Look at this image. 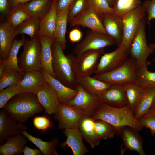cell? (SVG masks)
I'll return each instance as SVG.
<instances>
[{"label": "cell", "instance_id": "obj_1", "mask_svg": "<svg viewBox=\"0 0 155 155\" xmlns=\"http://www.w3.org/2000/svg\"><path fill=\"white\" fill-rule=\"evenodd\" d=\"M92 117L94 121L102 120L108 123L117 130L123 127L128 126L140 131L144 128L135 118L133 112L127 105L116 108L101 103Z\"/></svg>", "mask_w": 155, "mask_h": 155}, {"label": "cell", "instance_id": "obj_2", "mask_svg": "<svg viewBox=\"0 0 155 155\" xmlns=\"http://www.w3.org/2000/svg\"><path fill=\"white\" fill-rule=\"evenodd\" d=\"M3 108L18 122L21 123L44 110L37 95L30 92L17 94L7 102Z\"/></svg>", "mask_w": 155, "mask_h": 155}, {"label": "cell", "instance_id": "obj_3", "mask_svg": "<svg viewBox=\"0 0 155 155\" xmlns=\"http://www.w3.org/2000/svg\"><path fill=\"white\" fill-rule=\"evenodd\" d=\"M52 67L57 79L75 89L77 83L74 75L69 54L65 55L59 42L54 39L51 46Z\"/></svg>", "mask_w": 155, "mask_h": 155}, {"label": "cell", "instance_id": "obj_4", "mask_svg": "<svg viewBox=\"0 0 155 155\" xmlns=\"http://www.w3.org/2000/svg\"><path fill=\"white\" fill-rule=\"evenodd\" d=\"M150 1H144L138 7L121 18L123 30L121 44L130 48L141 22L147 15Z\"/></svg>", "mask_w": 155, "mask_h": 155}, {"label": "cell", "instance_id": "obj_5", "mask_svg": "<svg viewBox=\"0 0 155 155\" xmlns=\"http://www.w3.org/2000/svg\"><path fill=\"white\" fill-rule=\"evenodd\" d=\"M136 61L131 56L121 66L110 71L93 77L111 84H120L124 86L137 84L136 73Z\"/></svg>", "mask_w": 155, "mask_h": 155}, {"label": "cell", "instance_id": "obj_6", "mask_svg": "<svg viewBox=\"0 0 155 155\" xmlns=\"http://www.w3.org/2000/svg\"><path fill=\"white\" fill-rule=\"evenodd\" d=\"M104 49L86 51L75 56L69 54L73 73L76 79L94 74Z\"/></svg>", "mask_w": 155, "mask_h": 155}, {"label": "cell", "instance_id": "obj_7", "mask_svg": "<svg viewBox=\"0 0 155 155\" xmlns=\"http://www.w3.org/2000/svg\"><path fill=\"white\" fill-rule=\"evenodd\" d=\"M23 46V51L18 59L19 67L24 73L32 71H41V45L38 36H36L29 40L26 39Z\"/></svg>", "mask_w": 155, "mask_h": 155}, {"label": "cell", "instance_id": "obj_8", "mask_svg": "<svg viewBox=\"0 0 155 155\" xmlns=\"http://www.w3.org/2000/svg\"><path fill=\"white\" fill-rule=\"evenodd\" d=\"M146 23L145 17L140 23L130 49V56L136 61L137 66L146 64L148 57L155 51V48L150 47L147 43L145 31Z\"/></svg>", "mask_w": 155, "mask_h": 155}, {"label": "cell", "instance_id": "obj_9", "mask_svg": "<svg viewBox=\"0 0 155 155\" xmlns=\"http://www.w3.org/2000/svg\"><path fill=\"white\" fill-rule=\"evenodd\" d=\"M115 45L118 46L117 42L113 38L90 29L84 38L74 47L73 54L77 55L88 51L104 49Z\"/></svg>", "mask_w": 155, "mask_h": 155}, {"label": "cell", "instance_id": "obj_10", "mask_svg": "<svg viewBox=\"0 0 155 155\" xmlns=\"http://www.w3.org/2000/svg\"><path fill=\"white\" fill-rule=\"evenodd\" d=\"M130 49L121 44L114 51L104 53L100 59L94 75L110 71L121 66L128 57Z\"/></svg>", "mask_w": 155, "mask_h": 155}, {"label": "cell", "instance_id": "obj_11", "mask_svg": "<svg viewBox=\"0 0 155 155\" xmlns=\"http://www.w3.org/2000/svg\"><path fill=\"white\" fill-rule=\"evenodd\" d=\"M85 115L80 109L73 105L60 104L54 118L57 119L61 129L79 128L82 117Z\"/></svg>", "mask_w": 155, "mask_h": 155}, {"label": "cell", "instance_id": "obj_12", "mask_svg": "<svg viewBox=\"0 0 155 155\" xmlns=\"http://www.w3.org/2000/svg\"><path fill=\"white\" fill-rule=\"evenodd\" d=\"M75 89L77 93L75 97L65 103L75 106L83 111L85 115L92 117L101 103L99 97L90 94L78 83Z\"/></svg>", "mask_w": 155, "mask_h": 155}, {"label": "cell", "instance_id": "obj_13", "mask_svg": "<svg viewBox=\"0 0 155 155\" xmlns=\"http://www.w3.org/2000/svg\"><path fill=\"white\" fill-rule=\"evenodd\" d=\"M27 129L23 123L18 122L4 108L0 111V144L7 138L21 133Z\"/></svg>", "mask_w": 155, "mask_h": 155}, {"label": "cell", "instance_id": "obj_14", "mask_svg": "<svg viewBox=\"0 0 155 155\" xmlns=\"http://www.w3.org/2000/svg\"><path fill=\"white\" fill-rule=\"evenodd\" d=\"M69 22L72 26H81L108 36L104 27L101 18L95 12L87 8Z\"/></svg>", "mask_w": 155, "mask_h": 155}, {"label": "cell", "instance_id": "obj_15", "mask_svg": "<svg viewBox=\"0 0 155 155\" xmlns=\"http://www.w3.org/2000/svg\"><path fill=\"white\" fill-rule=\"evenodd\" d=\"M45 81L41 71H32L24 73L17 88L19 93L30 92L37 95L43 87Z\"/></svg>", "mask_w": 155, "mask_h": 155}, {"label": "cell", "instance_id": "obj_16", "mask_svg": "<svg viewBox=\"0 0 155 155\" xmlns=\"http://www.w3.org/2000/svg\"><path fill=\"white\" fill-rule=\"evenodd\" d=\"M138 132L132 127L126 126L118 129L117 134L120 136L126 149L136 151L140 155H145L142 140Z\"/></svg>", "mask_w": 155, "mask_h": 155}, {"label": "cell", "instance_id": "obj_17", "mask_svg": "<svg viewBox=\"0 0 155 155\" xmlns=\"http://www.w3.org/2000/svg\"><path fill=\"white\" fill-rule=\"evenodd\" d=\"M99 98L101 103L116 108L122 107L127 104L125 86L121 84H111Z\"/></svg>", "mask_w": 155, "mask_h": 155}, {"label": "cell", "instance_id": "obj_18", "mask_svg": "<svg viewBox=\"0 0 155 155\" xmlns=\"http://www.w3.org/2000/svg\"><path fill=\"white\" fill-rule=\"evenodd\" d=\"M63 133L67 139L59 144L61 148L70 147L73 155H84L89 152L84 144L83 137L78 128L65 129Z\"/></svg>", "mask_w": 155, "mask_h": 155}, {"label": "cell", "instance_id": "obj_19", "mask_svg": "<svg viewBox=\"0 0 155 155\" xmlns=\"http://www.w3.org/2000/svg\"><path fill=\"white\" fill-rule=\"evenodd\" d=\"M37 95L46 113L51 115L56 112L60 103L55 92L48 83L45 82Z\"/></svg>", "mask_w": 155, "mask_h": 155}, {"label": "cell", "instance_id": "obj_20", "mask_svg": "<svg viewBox=\"0 0 155 155\" xmlns=\"http://www.w3.org/2000/svg\"><path fill=\"white\" fill-rule=\"evenodd\" d=\"M41 72L45 81L48 83L55 92L60 104L65 103L75 97L77 93L76 89L66 86L42 70Z\"/></svg>", "mask_w": 155, "mask_h": 155}, {"label": "cell", "instance_id": "obj_21", "mask_svg": "<svg viewBox=\"0 0 155 155\" xmlns=\"http://www.w3.org/2000/svg\"><path fill=\"white\" fill-rule=\"evenodd\" d=\"M41 45L40 61L42 70L56 78L52 67L51 46L54 38L47 36H38Z\"/></svg>", "mask_w": 155, "mask_h": 155}, {"label": "cell", "instance_id": "obj_22", "mask_svg": "<svg viewBox=\"0 0 155 155\" xmlns=\"http://www.w3.org/2000/svg\"><path fill=\"white\" fill-rule=\"evenodd\" d=\"M102 21L108 35L116 40L118 46L120 45L123 37L121 18L115 16L113 13H106L103 15Z\"/></svg>", "mask_w": 155, "mask_h": 155}, {"label": "cell", "instance_id": "obj_23", "mask_svg": "<svg viewBox=\"0 0 155 155\" xmlns=\"http://www.w3.org/2000/svg\"><path fill=\"white\" fill-rule=\"evenodd\" d=\"M94 121L92 117L84 115L80 120L78 128L83 138L92 148L98 145L101 140L95 131Z\"/></svg>", "mask_w": 155, "mask_h": 155}, {"label": "cell", "instance_id": "obj_24", "mask_svg": "<svg viewBox=\"0 0 155 155\" xmlns=\"http://www.w3.org/2000/svg\"><path fill=\"white\" fill-rule=\"evenodd\" d=\"M28 140L22 133L8 138L6 142L0 146V154L15 155L23 153Z\"/></svg>", "mask_w": 155, "mask_h": 155}, {"label": "cell", "instance_id": "obj_25", "mask_svg": "<svg viewBox=\"0 0 155 155\" xmlns=\"http://www.w3.org/2000/svg\"><path fill=\"white\" fill-rule=\"evenodd\" d=\"M16 37L14 29L6 21L0 24V59L4 60Z\"/></svg>", "mask_w": 155, "mask_h": 155}, {"label": "cell", "instance_id": "obj_26", "mask_svg": "<svg viewBox=\"0 0 155 155\" xmlns=\"http://www.w3.org/2000/svg\"><path fill=\"white\" fill-rule=\"evenodd\" d=\"M58 0H53L46 15L40 20L38 36H45L53 38L57 18V4Z\"/></svg>", "mask_w": 155, "mask_h": 155}, {"label": "cell", "instance_id": "obj_27", "mask_svg": "<svg viewBox=\"0 0 155 155\" xmlns=\"http://www.w3.org/2000/svg\"><path fill=\"white\" fill-rule=\"evenodd\" d=\"M77 83L82 86L90 94L100 96L111 86V84L91 76H87L76 79Z\"/></svg>", "mask_w": 155, "mask_h": 155}, {"label": "cell", "instance_id": "obj_28", "mask_svg": "<svg viewBox=\"0 0 155 155\" xmlns=\"http://www.w3.org/2000/svg\"><path fill=\"white\" fill-rule=\"evenodd\" d=\"M69 7L63 11L57 12V20L53 34V38L59 42L63 50L65 48L67 44L65 34L68 22Z\"/></svg>", "mask_w": 155, "mask_h": 155}, {"label": "cell", "instance_id": "obj_29", "mask_svg": "<svg viewBox=\"0 0 155 155\" xmlns=\"http://www.w3.org/2000/svg\"><path fill=\"white\" fill-rule=\"evenodd\" d=\"M22 133L28 140L36 145L44 155H58L56 147L59 145V140L57 137H54L50 142L44 141L40 139L34 137L28 133L26 130Z\"/></svg>", "mask_w": 155, "mask_h": 155}, {"label": "cell", "instance_id": "obj_30", "mask_svg": "<svg viewBox=\"0 0 155 155\" xmlns=\"http://www.w3.org/2000/svg\"><path fill=\"white\" fill-rule=\"evenodd\" d=\"M31 17L25 3L13 7L7 14V21L15 28L24 21Z\"/></svg>", "mask_w": 155, "mask_h": 155}, {"label": "cell", "instance_id": "obj_31", "mask_svg": "<svg viewBox=\"0 0 155 155\" xmlns=\"http://www.w3.org/2000/svg\"><path fill=\"white\" fill-rule=\"evenodd\" d=\"M150 64L147 61L146 64L136 67L137 85L143 89L155 87V72L150 71L148 69Z\"/></svg>", "mask_w": 155, "mask_h": 155}, {"label": "cell", "instance_id": "obj_32", "mask_svg": "<svg viewBox=\"0 0 155 155\" xmlns=\"http://www.w3.org/2000/svg\"><path fill=\"white\" fill-rule=\"evenodd\" d=\"M25 39V36L23 35L20 39H15L7 56L4 60L5 63V69L24 73L18 66L17 55L19 51L21 46H23Z\"/></svg>", "mask_w": 155, "mask_h": 155}, {"label": "cell", "instance_id": "obj_33", "mask_svg": "<svg viewBox=\"0 0 155 155\" xmlns=\"http://www.w3.org/2000/svg\"><path fill=\"white\" fill-rule=\"evenodd\" d=\"M53 0H32L25 3L31 17L41 20L49 12Z\"/></svg>", "mask_w": 155, "mask_h": 155}, {"label": "cell", "instance_id": "obj_34", "mask_svg": "<svg viewBox=\"0 0 155 155\" xmlns=\"http://www.w3.org/2000/svg\"><path fill=\"white\" fill-rule=\"evenodd\" d=\"M155 97V87L144 89L142 97L134 111L135 118L138 119L151 108Z\"/></svg>", "mask_w": 155, "mask_h": 155}, {"label": "cell", "instance_id": "obj_35", "mask_svg": "<svg viewBox=\"0 0 155 155\" xmlns=\"http://www.w3.org/2000/svg\"><path fill=\"white\" fill-rule=\"evenodd\" d=\"M40 20L38 18L31 17L24 21L14 29L16 36L20 34H25L32 38L37 36L40 28Z\"/></svg>", "mask_w": 155, "mask_h": 155}, {"label": "cell", "instance_id": "obj_36", "mask_svg": "<svg viewBox=\"0 0 155 155\" xmlns=\"http://www.w3.org/2000/svg\"><path fill=\"white\" fill-rule=\"evenodd\" d=\"M127 101V105L133 112L143 96L144 89L137 84L125 86Z\"/></svg>", "mask_w": 155, "mask_h": 155}, {"label": "cell", "instance_id": "obj_37", "mask_svg": "<svg viewBox=\"0 0 155 155\" xmlns=\"http://www.w3.org/2000/svg\"><path fill=\"white\" fill-rule=\"evenodd\" d=\"M142 3L141 0H115L113 7V13L121 18L138 7Z\"/></svg>", "mask_w": 155, "mask_h": 155}, {"label": "cell", "instance_id": "obj_38", "mask_svg": "<svg viewBox=\"0 0 155 155\" xmlns=\"http://www.w3.org/2000/svg\"><path fill=\"white\" fill-rule=\"evenodd\" d=\"M94 128L96 134L100 140L113 138L117 134V130L114 126L103 120L95 121Z\"/></svg>", "mask_w": 155, "mask_h": 155}, {"label": "cell", "instance_id": "obj_39", "mask_svg": "<svg viewBox=\"0 0 155 155\" xmlns=\"http://www.w3.org/2000/svg\"><path fill=\"white\" fill-rule=\"evenodd\" d=\"M24 75V73L5 69L0 76V91L10 86L18 84Z\"/></svg>", "mask_w": 155, "mask_h": 155}, {"label": "cell", "instance_id": "obj_40", "mask_svg": "<svg viewBox=\"0 0 155 155\" xmlns=\"http://www.w3.org/2000/svg\"><path fill=\"white\" fill-rule=\"evenodd\" d=\"M87 8L95 12L102 19L106 13H113V8L107 0H87Z\"/></svg>", "mask_w": 155, "mask_h": 155}, {"label": "cell", "instance_id": "obj_41", "mask_svg": "<svg viewBox=\"0 0 155 155\" xmlns=\"http://www.w3.org/2000/svg\"><path fill=\"white\" fill-rule=\"evenodd\" d=\"M138 120L144 127H145L150 130L152 136L155 135V109L150 108Z\"/></svg>", "mask_w": 155, "mask_h": 155}, {"label": "cell", "instance_id": "obj_42", "mask_svg": "<svg viewBox=\"0 0 155 155\" xmlns=\"http://www.w3.org/2000/svg\"><path fill=\"white\" fill-rule=\"evenodd\" d=\"M87 0H75L69 7L68 22L84 11L87 8Z\"/></svg>", "mask_w": 155, "mask_h": 155}, {"label": "cell", "instance_id": "obj_43", "mask_svg": "<svg viewBox=\"0 0 155 155\" xmlns=\"http://www.w3.org/2000/svg\"><path fill=\"white\" fill-rule=\"evenodd\" d=\"M17 85L10 86L0 91V108H2L13 96L19 94Z\"/></svg>", "mask_w": 155, "mask_h": 155}, {"label": "cell", "instance_id": "obj_44", "mask_svg": "<svg viewBox=\"0 0 155 155\" xmlns=\"http://www.w3.org/2000/svg\"><path fill=\"white\" fill-rule=\"evenodd\" d=\"M33 123L35 128L42 132L46 131L52 126L50 119L45 116H35L34 118Z\"/></svg>", "mask_w": 155, "mask_h": 155}, {"label": "cell", "instance_id": "obj_45", "mask_svg": "<svg viewBox=\"0 0 155 155\" xmlns=\"http://www.w3.org/2000/svg\"><path fill=\"white\" fill-rule=\"evenodd\" d=\"M82 32L77 28L71 30L69 35L70 41L73 43L79 42L82 39Z\"/></svg>", "mask_w": 155, "mask_h": 155}, {"label": "cell", "instance_id": "obj_46", "mask_svg": "<svg viewBox=\"0 0 155 155\" xmlns=\"http://www.w3.org/2000/svg\"><path fill=\"white\" fill-rule=\"evenodd\" d=\"M147 15L146 22L150 26L151 20L155 19V0H150ZM154 37L155 38V35Z\"/></svg>", "mask_w": 155, "mask_h": 155}, {"label": "cell", "instance_id": "obj_47", "mask_svg": "<svg viewBox=\"0 0 155 155\" xmlns=\"http://www.w3.org/2000/svg\"><path fill=\"white\" fill-rule=\"evenodd\" d=\"M75 0H58L57 4V12L63 11L68 8Z\"/></svg>", "mask_w": 155, "mask_h": 155}, {"label": "cell", "instance_id": "obj_48", "mask_svg": "<svg viewBox=\"0 0 155 155\" xmlns=\"http://www.w3.org/2000/svg\"><path fill=\"white\" fill-rule=\"evenodd\" d=\"M24 155H41L42 154L40 150L32 148L26 145L23 151Z\"/></svg>", "mask_w": 155, "mask_h": 155}, {"label": "cell", "instance_id": "obj_49", "mask_svg": "<svg viewBox=\"0 0 155 155\" xmlns=\"http://www.w3.org/2000/svg\"><path fill=\"white\" fill-rule=\"evenodd\" d=\"M9 0H0V11L7 14L10 11L8 7Z\"/></svg>", "mask_w": 155, "mask_h": 155}, {"label": "cell", "instance_id": "obj_50", "mask_svg": "<svg viewBox=\"0 0 155 155\" xmlns=\"http://www.w3.org/2000/svg\"><path fill=\"white\" fill-rule=\"evenodd\" d=\"M32 0H9L12 8L20 4L27 3Z\"/></svg>", "mask_w": 155, "mask_h": 155}, {"label": "cell", "instance_id": "obj_51", "mask_svg": "<svg viewBox=\"0 0 155 155\" xmlns=\"http://www.w3.org/2000/svg\"><path fill=\"white\" fill-rule=\"evenodd\" d=\"M5 68V63L4 61L0 59V76L4 72Z\"/></svg>", "mask_w": 155, "mask_h": 155}, {"label": "cell", "instance_id": "obj_52", "mask_svg": "<svg viewBox=\"0 0 155 155\" xmlns=\"http://www.w3.org/2000/svg\"><path fill=\"white\" fill-rule=\"evenodd\" d=\"M108 2L110 5L113 8L114 5L115 0H107Z\"/></svg>", "mask_w": 155, "mask_h": 155}, {"label": "cell", "instance_id": "obj_53", "mask_svg": "<svg viewBox=\"0 0 155 155\" xmlns=\"http://www.w3.org/2000/svg\"><path fill=\"white\" fill-rule=\"evenodd\" d=\"M149 46L150 47L153 48H155V43H151L148 44ZM154 61L155 62V57L154 59Z\"/></svg>", "mask_w": 155, "mask_h": 155}, {"label": "cell", "instance_id": "obj_54", "mask_svg": "<svg viewBox=\"0 0 155 155\" xmlns=\"http://www.w3.org/2000/svg\"><path fill=\"white\" fill-rule=\"evenodd\" d=\"M151 108L155 109V97L153 100Z\"/></svg>", "mask_w": 155, "mask_h": 155}]
</instances>
